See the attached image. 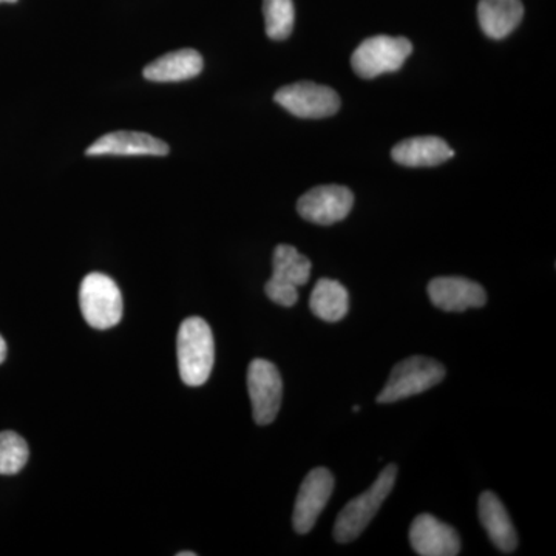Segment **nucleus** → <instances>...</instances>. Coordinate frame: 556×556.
<instances>
[{
  "label": "nucleus",
  "instance_id": "obj_1",
  "mask_svg": "<svg viewBox=\"0 0 556 556\" xmlns=\"http://www.w3.org/2000/svg\"><path fill=\"white\" fill-rule=\"evenodd\" d=\"M179 376L189 387L207 382L215 362V342L207 321L189 317L179 327L177 338Z\"/></svg>",
  "mask_w": 556,
  "mask_h": 556
},
{
  "label": "nucleus",
  "instance_id": "obj_2",
  "mask_svg": "<svg viewBox=\"0 0 556 556\" xmlns=\"http://www.w3.org/2000/svg\"><path fill=\"white\" fill-rule=\"evenodd\" d=\"M397 467L390 464L380 471L375 484L367 492L354 497L340 511L334 526V538L340 544L351 543L362 535L369 522L378 514L383 501L390 495L396 482Z\"/></svg>",
  "mask_w": 556,
  "mask_h": 556
},
{
  "label": "nucleus",
  "instance_id": "obj_3",
  "mask_svg": "<svg viewBox=\"0 0 556 556\" xmlns=\"http://www.w3.org/2000/svg\"><path fill=\"white\" fill-rule=\"evenodd\" d=\"M445 378L444 365L430 357L415 356L399 362L387 386L380 391L379 404H394L416 394L426 393Z\"/></svg>",
  "mask_w": 556,
  "mask_h": 556
},
{
  "label": "nucleus",
  "instance_id": "obj_4",
  "mask_svg": "<svg viewBox=\"0 0 556 556\" xmlns=\"http://www.w3.org/2000/svg\"><path fill=\"white\" fill-rule=\"evenodd\" d=\"M79 306L91 328L110 329L123 318V295L109 276L91 273L79 288Z\"/></svg>",
  "mask_w": 556,
  "mask_h": 556
},
{
  "label": "nucleus",
  "instance_id": "obj_5",
  "mask_svg": "<svg viewBox=\"0 0 556 556\" xmlns=\"http://www.w3.org/2000/svg\"><path fill=\"white\" fill-rule=\"evenodd\" d=\"M413 46L408 39L372 36L365 39L351 56V65L361 78L372 79L402 68Z\"/></svg>",
  "mask_w": 556,
  "mask_h": 556
},
{
  "label": "nucleus",
  "instance_id": "obj_6",
  "mask_svg": "<svg viewBox=\"0 0 556 556\" xmlns=\"http://www.w3.org/2000/svg\"><path fill=\"white\" fill-rule=\"evenodd\" d=\"M274 100L291 115L303 119L328 118L340 109L339 94L331 87L316 83H295L281 87L274 94Z\"/></svg>",
  "mask_w": 556,
  "mask_h": 556
},
{
  "label": "nucleus",
  "instance_id": "obj_7",
  "mask_svg": "<svg viewBox=\"0 0 556 556\" xmlns=\"http://www.w3.org/2000/svg\"><path fill=\"white\" fill-rule=\"evenodd\" d=\"M248 391L252 416L258 426H269L280 412L283 382L276 365L255 358L248 369Z\"/></svg>",
  "mask_w": 556,
  "mask_h": 556
},
{
  "label": "nucleus",
  "instance_id": "obj_8",
  "mask_svg": "<svg viewBox=\"0 0 556 556\" xmlns=\"http://www.w3.org/2000/svg\"><path fill=\"white\" fill-rule=\"evenodd\" d=\"M354 195L345 186H317L300 197V217L320 226L342 222L353 208Z\"/></svg>",
  "mask_w": 556,
  "mask_h": 556
},
{
  "label": "nucleus",
  "instance_id": "obj_9",
  "mask_svg": "<svg viewBox=\"0 0 556 556\" xmlns=\"http://www.w3.org/2000/svg\"><path fill=\"white\" fill-rule=\"evenodd\" d=\"M334 490V477L327 468L318 467L309 471L308 477L300 485L295 500L292 526L300 535H306L316 526L329 497Z\"/></svg>",
  "mask_w": 556,
  "mask_h": 556
},
{
  "label": "nucleus",
  "instance_id": "obj_10",
  "mask_svg": "<svg viewBox=\"0 0 556 556\" xmlns=\"http://www.w3.org/2000/svg\"><path fill=\"white\" fill-rule=\"evenodd\" d=\"M428 298L445 313H464L482 308L486 303L485 289L464 277H438L428 285Z\"/></svg>",
  "mask_w": 556,
  "mask_h": 556
},
{
  "label": "nucleus",
  "instance_id": "obj_11",
  "mask_svg": "<svg viewBox=\"0 0 556 556\" xmlns=\"http://www.w3.org/2000/svg\"><path fill=\"white\" fill-rule=\"evenodd\" d=\"M409 543L420 556H455L460 552L456 530L428 514L419 515L413 521Z\"/></svg>",
  "mask_w": 556,
  "mask_h": 556
},
{
  "label": "nucleus",
  "instance_id": "obj_12",
  "mask_svg": "<svg viewBox=\"0 0 556 556\" xmlns=\"http://www.w3.org/2000/svg\"><path fill=\"white\" fill-rule=\"evenodd\" d=\"M169 146L142 131H113L87 149L89 156H166Z\"/></svg>",
  "mask_w": 556,
  "mask_h": 556
},
{
  "label": "nucleus",
  "instance_id": "obj_13",
  "mask_svg": "<svg viewBox=\"0 0 556 556\" xmlns=\"http://www.w3.org/2000/svg\"><path fill=\"white\" fill-rule=\"evenodd\" d=\"M479 519L497 551L504 552V554L517 551V530L508 517L506 507L495 493L484 492L479 496Z\"/></svg>",
  "mask_w": 556,
  "mask_h": 556
},
{
  "label": "nucleus",
  "instance_id": "obj_14",
  "mask_svg": "<svg viewBox=\"0 0 556 556\" xmlns=\"http://www.w3.org/2000/svg\"><path fill=\"white\" fill-rule=\"evenodd\" d=\"M391 156L407 167H434L455 156V150L438 137L408 138L394 146Z\"/></svg>",
  "mask_w": 556,
  "mask_h": 556
},
{
  "label": "nucleus",
  "instance_id": "obj_15",
  "mask_svg": "<svg viewBox=\"0 0 556 556\" xmlns=\"http://www.w3.org/2000/svg\"><path fill=\"white\" fill-rule=\"evenodd\" d=\"M203 67V58L199 51L185 49L172 51L150 62L142 75L152 83H181L199 76Z\"/></svg>",
  "mask_w": 556,
  "mask_h": 556
},
{
  "label": "nucleus",
  "instance_id": "obj_16",
  "mask_svg": "<svg viewBox=\"0 0 556 556\" xmlns=\"http://www.w3.org/2000/svg\"><path fill=\"white\" fill-rule=\"evenodd\" d=\"M525 5L521 0H481L478 20L489 38L504 39L521 24Z\"/></svg>",
  "mask_w": 556,
  "mask_h": 556
},
{
  "label": "nucleus",
  "instance_id": "obj_17",
  "mask_svg": "<svg viewBox=\"0 0 556 556\" xmlns=\"http://www.w3.org/2000/svg\"><path fill=\"white\" fill-rule=\"evenodd\" d=\"M311 311L325 321H339L350 311L346 288L331 278H320L309 299Z\"/></svg>",
  "mask_w": 556,
  "mask_h": 556
},
{
  "label": "nucleus",
  "instance_id": "obj_18",
  "mask_svg": "<svg viewBox=\"0 0 556 556\" xmlns=\"http://www.w3.org/2000/svg\"><path fill=\"white\" fill-rule=\"evenodd\" d=\"M311 268L313 265H311L309 258L300 254L298 249L289 247V244H278L274 251L270 281L299 289L308 283Z\"/></svg>",
  "mask_w": 556,
  "mask_h": 556
},
{
  "label": "nucleus",
  "instance_id": "obj_19",
  "mask_svg": "<svg viewBox=\"0 0 556 556\" xmlns=\"http://www.w3.org/2000/svg\"><path fill=\"white\" fill-rule=\"evenodd\" d=\"M263 16L269 39H288L294 30L295 10L292 0H263Z\"/></svg>",
  "mask_w": 556,
  "mask_h": 556
},
{
  "label": "nucleus",
  "instance_id": "obj_20",
  "mask_svg": "<svg viewBox=\"0 0 556 556\" xmlns=\"http://www.w3.org/2000/svg\"><path fill=\"white\" fill-rule=\"evenodd\" d=\"M28 452L27 442L14 431H2L0 433V475L20 473L27 464Z\"/></svg>",
  "mask_w": 556,
  "mask_h": 556
},
{
  "label": "nucleus",
  "instance_id": "obj_21",
  "mask_svg": "<svg viewBox=\"0 0 556 556\" xmlns=\"http://www.w3.org/2000/svg\"><path fill=\"white\" fill-rule=\"evenodd\" d=\"M266 295L269 300H273L277 305L285 306V308H291L298 303L299 289L287 287V285L276 283V281H268L265 287Z\"/></svg>",
  "mask_w": 556,
  "mask_h": 556
},
{
  "label": "nucleus",
  "instance_id": "obj_22",
  "mask_svg": "<svg viewBox=\"0 0 556 556\" xmlns=\"http://www.w3.org/2000/svg\"><path fill=\"white\" fill-rule=\"evenodd\" d=\"M7 358V343L5 340H3L2 336H0V365L5 362Z\"/></svg>",
  "mask_w": 556,
  "mask_h": 556
},
{
  "label": "nucleus",
  "instance_id": "obj_23",
  "mask_svg": "<svg viewBox=\"0 0 556 556\" xmlns=\"http://www.w3.org/2000/svg\"><path fill=\"white\" fill-rule=\"evenodd\" d=\"M193 552H179L178 556H195Z\"/></svg>",
  "mask_w": 556,
  "mask_h": 556
},
{
  "label": "nucleus",
  "instance_id": "obj_24",
  "mask_svg": "<svg viewBox=\"0 0 556 556\" xmlns=\"http://www.w3.org/2000/svg\"><path fill=\"white\" fill-rule=\"evenodd\" d=\"M3 2L14 3V2H17V0H0V3H3Z\"/></svg>",
  "mask_w": 556,
  "mask_h": 556
}]
</instances>
